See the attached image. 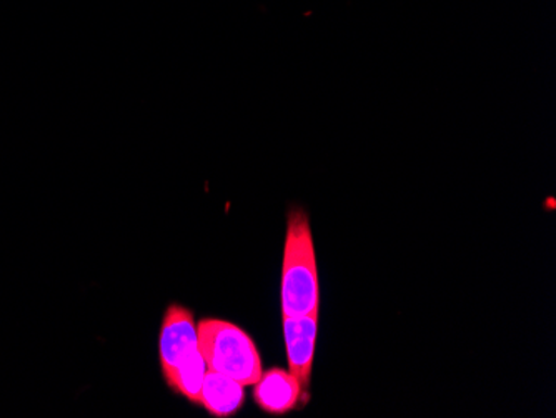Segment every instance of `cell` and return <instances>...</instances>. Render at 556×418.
Here are the masks:
<instances>
[{
    "instance_id": "cell-1",
    "label": "cell",
    "mask_w": 556,
    "mask_h": 418,
    "mask_svg": "<svg viewBox=\"0 0 556 418\" xmlns=\"http://www.w3.org/2000/svg\"><path fill=\"white\" fill-rule=\"evenodd\" d=\"M282 314L300 317L320 311L317 255L305 212L292 211L287 223L282 264Z\"/></svg>"
},
{
    "instance_id": "cell-2",
    "label": "cell",
    "mask_w": 556,
    "mask_h": 418,
    "mask_svg": "<svg viewBox=\"0 0 556 418\" xmlns=\"http://www.w3.org/2000/svg\"><path fill=\"white\" fill-rule=\"evenodd\" d=\"M199 351L208 370L239 380L252 387L261 379L264 368L257 345L245 330L218 318H204L197 324Z\"/></svg>"
},
{
    "instance_id": "cell-3",
    "label": "cell",
    "mask_w": 556,
    "mask_h": 418,
    "mask_svg": "<svg viewBox=\"0 0 556 418\" xmlns=\"http://www.w3.org/2000/svg\"><path fill=\"white\" fill-rule=\"evenodd\" d=\"M199 354V332L192 312L180 305H170L159 335V358L165 379Z\"/></svg>"
},
{
    "instance_id": "cell-4",
    "label": "cell",
    "mask_w": 556,
    "mask_h": 418,
    "mask_svg": "<svg viewBox=\"0 0 556 418\" xmlns=\"http://www.w3.org/2000/svg\"><path fill=\"white\" fill-rule=\"evenodd\" d=\"M317 332L318 312L300 315V317H286L283 315L289 372L299 379L303 390H308V387H311Z\"/></svg>"
},
{
    "instance_id": "cell-5",
    "label": "cell",
    "mask_w": 556,
    "mask_h": 418,
    "mask_svg": "<svg viewBox=\"0 0 556 418\" xmlns=\"http://www.w3.org/2000/svg\"><path fill=\"white\" fill-rule=\"evenodd\" d=\"M252 387L258 407L274 415L292 411L305 392L299 379L283 368H271L262 372L261 379Z\"/></svg>"
},
{
    "instance_id": "cell-6",
    "label": "cell",
    "mask_w": 556,
    "mask_h": 418,
    "mask_svg": "<svg viewBox=\"0 0 556 418\" xmlns=\"http://www.w3.org/2000/svg\"><path fill=\"white\" fill-rule=\"evenodd\" d=\"M245 401V385L232 377L224 373L207 370L202 393H200V405L214 417H230L242 408Z\"/></svg>"
}]
</instances>
